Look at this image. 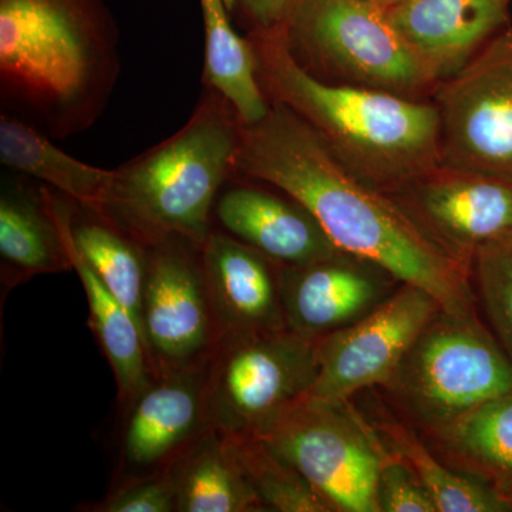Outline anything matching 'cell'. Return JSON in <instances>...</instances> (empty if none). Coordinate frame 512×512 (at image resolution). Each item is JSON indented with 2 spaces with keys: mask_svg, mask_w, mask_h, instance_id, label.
<instances>
[{
  "mask_svg": "<svg viewBox=\"0 0 512 512\" xmlns=\"http://www.w3.org/2000/svg\"><path fill=\"white\" fill-rule=\"evenodd\" d=\"M473 265L485 312L512 363V235L478 248Z\"/></svg>",
  "mask_w": 512,
  "mask_h": 512,
  "instance_id": "27",
  "label": "cell"
},
{
  "mask_svg": "<svg viewBox=\"0 0 512 512\" xmlns=\"http://www.w3.org/2000/svg\"><path fill=\"white\" fill-rule=\"evenodd\" d=\"M222 434V433H221ZM266 511L332 512V505L254 434H222Z\"/></svg>",
  "mask_w": 512,
  "mask_h": 512,
  "instance_id": "26",
  "label": "cell"
},
{
  "mask_svg": "<svg viewBox=\"0 0 512 512\" xmlns=\"http://www.w3.org/2000/svg\"><path fill=\"white\" fill-rule=\"evenodd\" d=\"M377 505L380 512H437L436 503L416 474L386 447L377 480Z\"/></svg>",
  "mask_w": 512,
  "mask_h": 512,
  "instance_id": "29",
  "label": "cell"
},
{
  "mask_svg": "<svg viewBox=\"0 0 512 512\" xmlns=\"http://www.w3.org/2000/svg\"><path fill=\"white\" fill-rule=\"evenodd\" d=\"M200 255L220 340L288 329L281 265L214 228Z\"/></svg>",
  "mask_w": 512,
  "mask_h": 512,
  "instance_id": "15",
  "label": "cell"
},
{
  "mask_svg": "<svg viewBox=\"0 0 512 512\" xmlns=\"http://www.w3.org/2000/svg\"><path fill=\"white\" fill-rule=\"evenodd\" d=\"M377 5L382 6L383 9H390L393 6L399 5V3L404 2V0H373Z\"/></svg>",
  "mask_w": 512,
  "mask_h": 512,
  "instance_id": "31",
  "label": "cell"
},
{
  "mask_svg": "<svg viewBox=\"0 0 512 512\" xmlns=\"http://www.w3.org/2000/svg\"><path fill=\"white\" fill-rule=\"evenodd\" d=\"M512 0H404L386 9L397 32L440 82L510 23Z\"/></svg>",
  "mask_w": 512,
  "mask_h": 512,
  "instance_id": "18",
  "label": "cell"
},
{
  "mask_svg": "<svg viewBox=\"0 0 512 512\" xmlns=\"http://www.w3.org/2000/svg\"><path fill=\"white\" fill-rule=\"evenodd\" d=\"M269 103L264 119L241 124L234 177L298 201L339 251L430 293L444 312L473 315L471 266L441 247L392 195L353 174L298 114Z\"/></svg>",
  "mask_w": 512,
  "mask_h": 512,
  "instance_id": "1",
  "label": "cell"
},
{
  "mask_svg": "<svg viewBox=\"0 0 512 512\" xmlns=\"http://www.w3.org/2000/svg\"><path fill=\"white\" fill-rule=\"evenodd\" d=\"M501 497L504 498L505 501H507L508 504L511 505L512 508V488L510 490H505L503 493H500Z\"/></svg>",
  "mask_w": 512,
  "mask_h": 512,
  "instance_id": "32",
  "label": "cell"
},
{
  "mask_svg": "<svg viewBox=\"0 0 512 512\" xmlns=\"http://www.w3.org/2000/svg\"><path fill=\"white\" fill-rule=\"evenodd\" d=\"M23 181H3L0 194V261L12 288L36 275L72 271L70 221L74 202Z\"/></svg>",
  "mask_w": 512,
  "mask_h": 512,
  "instance_id": "17",
  "label": "cell"
},
{
  "mask_svg": "<svg viewBox=\"0 0 512 512\" xmlns=\"http://www.w3.org/2000/svg\"><path fill=\"white\" fill-rule=\"evenodd\" d=\"M120 74L104 0H0V103L50 138L89 130Z\"/></svg>",
  "mask_w": 512,
  "mask_h": 512,
  "instance_id": "2",
  "label": "cell"
},
{
  "mask_svg": "<svg viewBox=\"0 0 512 512\" xmlns=\"http://www.w3.org/2000/svg\"><path fill=\"white\" fill-rule=\"evenodd\" d=\"M284 30L292 55L320 79L410 99L439 86L373 0H298Z\"/></svg>",
  "mask_w": 512,
  "mask_h": 512,
  "instance_id": "5",
  "label": "cell"
},
{
  "mask_svg": "<svg viewBox=\"0 0 512 512\" xmlns=\"http://www.w3.org/2000/svg\"><path fill=\"white\" fill-rule=\"evenodd\" d=\"M433 94L440 167L512 183V25Z\"/></svg>",
  "mask_w": 512,
  "mask_h": 512,
  "instance_id": "9",
  "label": "cell"
},
{
  "mask_svg": "<svg viewBox=\"0 0 512 512\" xmlns=\"http://www.w3.org/2000/svg\"><path fill=\"white\" fill-rule=\"evenodd\" d=\"M242 121L211 87L173 136L113 170L103 215L144 247L187 239L201 247L218 195L234 177Z\"/></svg>",
  "mask_w": 512,
  "mask_h": 512,
  "instance_id": "4",
  "label": "cell"
},
{
  "mask_svg": "<svg viewBox=\"0 0 512 512\" xmlns=\"http://www.w3.org/2000/svg\"><path fill=\"white\" fill-rule=\"evenodd\" d=\"M441 311L430 293L400 286L362 319L318 339V376L308 396L345 403L367 387L386 386Z\"/></svg>",
  "mask_w": 512,
  "mask_h": 512,
  "instance_id": "11",
  "label": "cell"
},
{
  "mask_svg": "<svg viewBox=\"0 0 512 512\" xmlns=\"http://www.w3.org/2000/svg\"><path fill=\"white\" fill-rule=\"evenodd\" d=\"M170 468L178 512L266 511L220 431L208 427Z\"/></svg>",
  "mask_w": 512,
  "mask_h": 512,
  "instance_id": "21",
  "label": "cell"
},
{
  "mask_svg": "<svg viewBox=\"0 0 512 512\" xmlns=\"http://www.w3.org/2000/svg\"><path fill=\"white\" fill-rule=\"evenodd\" d=\"M70 255L89 301L90 326L116 377L120 403L127 409L156 380L143 330L77 252L72 227Z\"/></svg>",
  "mask_w": 512,
  "mask_h": 512,
  "instance_id": "22",
  "label": "cell"
},
{
  "mask_svg": "<svg viewBox=\"0 0 512 512\" xmlns=\"http://www.w3.org/2000/svg\"><path fill=\"white\" fill-rule=\"evenodd\" d=\"M0 161L97 215L113 181V170L93 167L64 153L52 138L18 116L0 114Z\"/></svg>",
  "mask_w": 512,
  "mask_h": 512,
  "instance_id": "19",
  "label": "cell"
},
{
  "mask_svg": "<svg viewBox=\"0 0 512 512\" xmlns=\"http://www.w3.org/2000/svg\"><path fill=\"white\" fill-rule=\"evenodd\" d=\"M397 284L389 272L345 252L312 264L281 266L286 326L323 338L372 312L397 291Z\"/></svg>",
  "mask_w": 512,
  "mask_h": 512,
  "instance_id": "13",
  "label": "cell"
},
{
  "mask_svg": "<svg viewBox=\"0 0 512 512\" xmlns=\"http://www.w3.org/2000/svg\"><path fill=\"white\" fill-rule=\"evenodd\" d=\"M427 434L447 466L498 493L512 488V390Z\"/></svg>",
  "mask_w": 512,
  "mask_h": 512,
  "instance_id": "20",
  "label": "cell"
},
{
  "mask_svg": "<svg viewBox=\"0 0 512 512\" xmlns=\"http://www.w3.org/2000/svg\"><path fill=\"white\" fill-rule=\"evenodd\" d=\"M298 0H227L229 12H235L249 33L285 29Z\"/></svg>",
  "mask_w": 512,
  "mask_h": 512,
  "instance_id": "30",
  "label": "cell"
},
{
  "mask_svg": "<svg viewBox=\"0 0 512 512\" xmlns=\"http://www.w3.org/2000/svg\"><path fill=\"white\" fill-rule=\"evenodd\" d=\"M254 436L295 467L333 510L380 512L377 480L384 447L348 402L305 396Z\"/></svg>",
  "mask_w": 512,
  "mask_h": 512,
  "instance_id": "8",
  "label": "cell"
},
{
  "mask_svg": "<svg viewBox=\"0 0 512 512\" xmlns=\"http://www.w3.org/2000/svg\"><path fill=\"white\" fill-rule=\"evenodd\" d=\"M427 431L512 390V363L476 316L441 311L386 384Z\"/></svg>",
  "mask_w": 512,
  "mask_h": 512,
  "instance_id": "6",
  "label": "cell"
},
{
  "mask_svg": "<svg viewBox=\"0 0 512 512\" xmlns=\"http://www.w3.org/2000/svg\"><path fill=\"white\" fill-rule=\"evenodd\" d=\"M318 339L291 329L224 338L205 366L210 429L254 434L311 392Z\"/></svg>",
  "mask_w": 512,
  "mask_h": 512,
  "instance_id": "7",
  "label": "cell"
},
{
  "mask_svg": "<svg viewBox=\"0 0 512 512\" xmlns=\"http://www.w3.org/2000/svg\"><path fill=\"white\" fill-rule=\"evenodd\" d=\"M237 180L215 202V217L227 234L281 266L312 264L342 252L298 201Z\"/></svg>",
  "mask_w": 512,
  "mask_h": 512,
  "instance_id": "16",
  "label": "cell"
},
{
  "mask_svg": "<svg viewBox=\"0 0 512 512\" xmlns=\"http://www.w3.org/2000/svg\"><path fill=\"white\" fill-rule=\"evenodd\" d=\"M205 366L156 377L127 407L121 441L127 478L170 467L208 429Z\"/></svg>",
  "mask_w": 512,
  "mask_h": 512,
  "instance_id": "14",
  "label": "cell"
},
{
  "mask_svg": "<svg viewBox=\"0 0 512 512\" xmlns=\"http://www.w3.org/2000/svg\"><path fill=\"white\" fill-rule=\"evenodd\" d=\"M450 254L473 266L478 248L512 235V183L437 168L392 194Z\"/></svg>",
  "mask_w": 512,
  "mask_h": 512,
  "instance_id": "12",
  "label": "cell"
},
{
  "mask_svg": "<svg viewBox=\"0 0 512 512\" xmlns=\"http://www.w3.org/2000/svg\"><path fill=\"white\" fill-rule=\"evenodd\" d=\"M205 28V86L231 103L244 124L264 119L271 107L248 37L234 30L227 0H200Z\"/></svg>",
  "mask_w": 512,
  "mask_h": 512,
  "instance_id": "23",
  "label": "cell"
},
{
  "mask_svg": "<svg viewBox=\"0 0 512 512\" xmlns=\"http://www.w3.org/2000/svg\"><path fill=\"white\" fill-rule=\"evenodd\" d=\"M70 227L77 252L141 326L147 247L113 222L77 204L73 205Z\"/></svg>",
  "mask_w": 512,
  "mask_h": 512,
  "instance_id": "24",
  "label": "cell"
},
{
  "mask_svg": "<svg viewBox=\"0 0 512 512\" xmlns=\"http://www.w3.org/2000/svg\"><path fill=\"white\" fill-rule=\"evenodd\" d=\"M248 40L266 99L298 114L367 184L392 195L440 167L434 101L320 79L292 55L284 29Z\"/></svg>",
  "mask_w": 512,
  "mask_h": 512,
  "instance_id": "3",
  "label": "cell"
},
{
  "mask_svg": "<svg viewBox=\"0 0 512 512\" xmlns=\"http://www.w3.org/2000/svg\"><path fill=\"white\" fill-rule=\"evenodd\" d=\"M370 426L384 447L416 474L436 503L437 512L512 511L511 505L493 487L441 463L440 457L400 421L377 417Z\"/></svg>",
  "mask_w": 512,
  "mask_h": 512,
  "instance_id": "25",
  "label": "cell"
},
{
  "mask_svg": "<svg viewBox=\"0 0 512 512\" xmlns=\"http://www.w3.org/2000/svg\"><path fill=\"white\" fill-rule=\"evenodd\" d=\"M97 512H173L177 511V490L171 468L127 478L93 508Z\"/></svg>",
  "mask_w": 512,
  "mask_h": 512,
  "instance_id": "28",
  "label": "cell"
},
{
  "mask_svg": "<svg viewBox=\"0 0 512 512\" xmlns=\"http://www.w3.org/2000/svg\"><path fill=\"white\" fill-rule=\"evenodd\" d=\"M200 248L177 237L147 247L141 329L156 377L205 365L220 342Z\"/></svg>",
  "mask_w": 512,
  "mask_h": 512,
  "instance_id": "10",
  "label": "cell"
}]
</instances>
